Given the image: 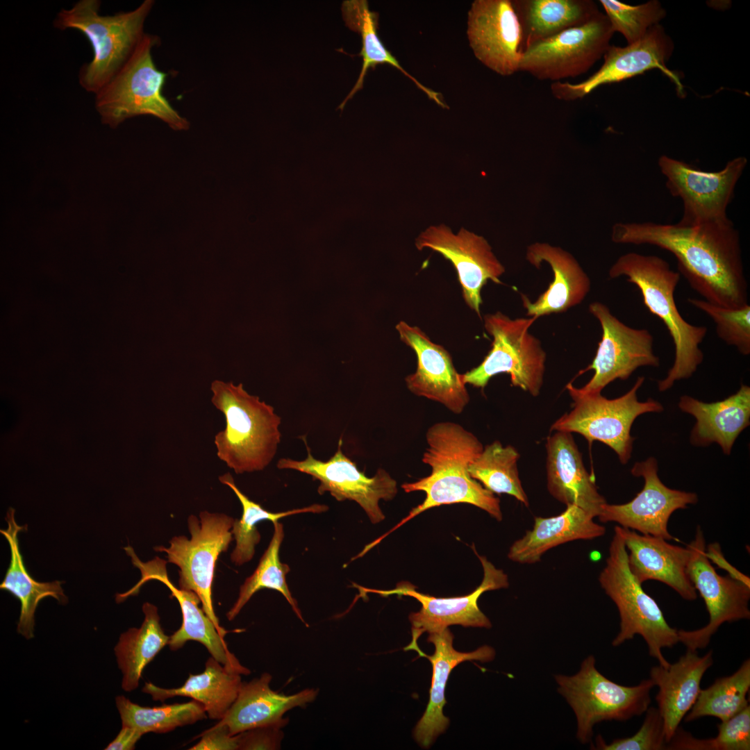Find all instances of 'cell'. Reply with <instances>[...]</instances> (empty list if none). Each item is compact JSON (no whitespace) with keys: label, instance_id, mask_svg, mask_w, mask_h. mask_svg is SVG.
Wrapping results in <instances>:
<instances>
[{"label":"cell","instance_id":"obj_22","mask_svg":"<svg viewBox=\"0 0 750 750\" xmlns=\"http://www.w3.org/2000/svg\"><path fill=\"white\" fill-rule=\"evenodd\" d=\"M396 328L401 340L417 358L415 372L405 378L408 390L415 395L442 403L453 413H461L469 401V396L449 352L433 342L417 326L401 321Z\"/></svg>","mask_w":750,"mask_h":750},{"label":"cell","instance_id":"obj_10","mask_svg":"<svg viewBox=\"0 0 750 750\" xmlns=\"http://www.w3.org/2000/svg\"><path fill=\"white\" fill-rule=\"evenodd\" d=\"M536 319H512L501 312L485 315L484 327L492 337V347L479 365L462 374L463 382L483 389L492 377L506 373L512 385L538 396L547 355L541 342L529 332Z\"/></svg>","mask_w":750,"mask_h":750},{"label":"cell","instance_id":"obj_27","mask_svg":"<svg viewBox=\"0 0 750 750\" xmlns=\"http://www.w3.org/2000/svg\"><path fill=\"white\" fill-rule=\"evenodd\" d=\"M271 680L272 676L265 673L242 682L237 698L217 724L226 726L232 735L258 727L283 728L288 722L283 717L287 711L313 701L318 694L315 689L289 695L278 693L270 688Z\"/></svg>","mask_w":750,"mask_h":750},{"label":"cell","instance_id":"obj_3","mask_svg":"<svg viewBox=\"0 0 750 750\" xmlns=\"http://www.w3.org/2000/svg\"><path fill=\"white\" fill-rule=\"evenodd\" d=\"M624 276L640 291L643 302L651 313L667 328L674 345V364L667 376L658 381L660 392L670 389L676 381L690 378L703 362L699 347L707 333L705 326H694L683 319L674 299L680 274L667 261L652 255L630 252L621 256L609 270V276Z\"/></svg>","mask_w":750,"mask_h":750},{"label":"cell","instance_id":"obj_13","mask_svg":"<svg viewBox=\"0 0 750 750\" xmlns=\"http://www.w3.org/2000/svg\"><path fill=\"white\" fill-rule=\"evenodd\" d=\"M747 163V159L740 156L719 171L706 172L665 155L660 156L658 164L666 178V187L683 201V216L678 224L696 226L729 219L726 209Z\"/></svg>","mask_w":750,"mask_h":750},{"label":"cell","instance_id":"obj_24","mask_svg":"<svg viewBox=\"0 0 750 750\" xmlns=\"http://www.w3.org/2000/svg\"><path fill=\"white\" fill-rule=\"evenodd\" d=\"M620 531L628 553L630 571L639 583L660 581L685 600L697 598V590L686 574L690 555L688 545H674L662 538L622 526Z\"/></svg>","mask_w":750,"mask_h":750},{"label":"cell","instance_id":"obj_44","mask_svg":"<svg viewBox=\"0 0 750 750\" xmlns=\"http://www.w3.org/2000/svg\"><path fill=\"white\" fill-rule=\"evenodd\" d=\"M640 729L633 735L617 738L607 744L599 735L591 749L598 750H666L665 726L658 708L649 707Z\"/></svg>","mask_w":750,"mask_h":750},{"label":"cell","instance_id":"obj_43","mask_svg":"<svg viewBox=\"0 0 750 750\" xmlns=\"http://www.w3.org/2000/svg\"><path fill=\"white\" fill-rule=\"evenodd\" d=\"M688 301L704 312L715 323L717 334L744 356L750 354V306L728 308L706 300L688 298Z\"/></svg>","mask_w":750,"mask_h":750},{"label":"cell","instance_id":"obj_17","mask_svg":"<svg viewBox=\"0 0 750 750\" xmlns=\"http://www.w3.org/2000/svg\"><path fill=\"white\" fill-rule=\"evenodd\" d=\"M673 50V42L662 26L654 25L642 38L626 47L610 45L603 56L602 66L587 79L577 83L553 82L551 93L557 99L572 101L583 98L602 85L621 82L653 69H660L681 92L678 75L666 66Z\"/></svg>","mask_w":750,"mask_h":750},{"label":"cell","instance_id":"obj_38","mask_svg":"<svg viewBox=\"0 0 750 750\" xmlns=\"http://www.w3.org/2000/svg\"><path fill=\"white\" fill-rule=\"evenodd\" d=\"M219 480L234 492L242 507L241 518L235 519L231 528L235 547L231 554V560L236 565L248 562L253 557L256 546L260 540V534L256 526L259 522L269 520L274 523L290 515L304 512L321 513L328 509L326 505L312 504L283 512H269L242 493L235 485L230 473L219 476Z\"/></svg>","mask_w":750,"mask_h":750},{"label":"cell","instance_id":"obj_15","mask_svg":"<svg viewBox=\"0 0 750 750\" xmlns=\"http://www.w3.org/2000/svg\"><path fill=\"white\" fill-rule=\"evenodd\" d=\"M301 438L306 447L307 458L303 460L282 458L276 464L278 469H293L311 476L319 482L317 492L320 495L328 492L338 501H356L374 524L384 520L385 517L379 501H390L397 493V481L388 472L379 468L373 477L367 476L342 452V437L336 452L326 461L315 458L306 435Z\"/></svg>","mask_w":750,"mask_h":750},{"label":"cell","instance_id":"obj_8","mask_svg":"<svg viewBox=\"0 0 750 750\" xmlns=\"http://www.w3.org/2000/svg\"><path fill=\"white\" fill-rule=\"evenodd\" d=\"M644 381V377L639 376L629 391L612 399L568 383L566 389L573 401L572 409L552 424L551 431L576 433L589 444L599 441L612 449L622 464L627 463L633 450L631 429L635 419L644 413L663 410L654 399L638 401L637 392Z\"/></svg>","mask_w":750,"mask_h":750},{"label":"cell","instance_id":"obj_34","mask_svg":"<svg viewBox=\"0 0 750 750\" xmlns=\"http://www.w3.org/2000/svg\"><path fill=\"white\" fill-rule=\"evenodd\" d=\"M522 35L528 45L583 25L599 12L592 0H512Z\"/></svg>","mask_w":750,"mask_h":750},{"label":"cell","instance_id":"obj_20","mask_svg":"<svg viewBox=\"0 0 750 750\" xmlns=\"http://www.w3.org/2000/svg\"><path fill=\"white\" fill-rule=\"evenodd\" d=\"M631 474L644 478L642 490L626 503H606L597 517L599 522H615L623 528L667 541L675 539L668 531L669 519L676 510L697 503V494L674 490L662 483L658 475L657 460L653 457L635 462Z\"/></svg>","mask_w":750,"mask_h":750},{"label":"cell","instance_id":"obj_39","mask_svg":"<svg viewBox=\"0 0 750 750\" xmlns=\"http://www.w3.org/2000/svg\"><path fill=\"white\" fill-rule=\"evenodd\" d=\"M273 525L274 533L267 549L255 571L241 585L236 601L226 613L229 621L239 614L256 592L268 588L282 594L298 618L306 624L297 602L292 596L286 583L285 576L290 572V567L282 563L279 558V550L284 538L283 526L278 522H274Z\"/></svg>","mask_w":750,"mask_h":750},{"label":"cell","instance_id":"obj_37","mask_svg":"<svg viewBox=\"0 0 750 750\" xmlns=\"http://www.w3.org/2000/svg\"><path fill=\"white\" fill-rule=\"evenodd\" d=\"M519 453L514 447H503L499 441H494L483 449L467 469L470 476L489 491L512 496L528 507V499L519 476Z\"/></svg>","mask_w":750,"mask_h":750},{"label":"cell","instance_id":"obj_32","mask_svg":"<svg viewBox=\"0 0 750 750\" xmlns=\"http://www.w3.org/2000/svg\"><path fill=\"white\" fill-rule=\"evenodd\" d=\"M241 674L231 671L213 657L205 664L203 672L190 674L181 687L162 688L151 683H145L142 692L149 694L154 701L163 702L175 697H187L204 706L210 719H222L235 701L241 688Z\"/></svg>","mask_w":750,"mask_h":750},{"label":"cell","instance_id":"obj_45","mask_svg":"<svg viewBox=\"0 0 750 750\" xmlns=\"http://www.w3.org/2000/svg\"><path fill=\"white\" fill-rule=\"evenodd\" d=\"M715 738L702 740L703 750H749L750 706L717 725Z\"/></svg>","mask_w":750,"mask_h":750},{"label":"cell","instance_id":"obj_21","mask_svg":"<svg viewBox=\"0 0 750 750\" xmlns=\"http://www.w3.org/2000/svg\"><path fill=\"white\" fill-rule=\"evenodd\" d=\"M467 38L478 60L501 76L519 72L520 23L512 0H476L467 18Z\"/></svg>","mask_w":750,"mask_h":750},{"label":"cell","instance_id":"obj_30","mask_svg":"<svg viewBox=\"0 0 750 750\" xmlns=\"http://www.w3.org/2000/svg\"><path fill=\"white\" fill-rule=\"evenodd\" d=\"M605 533L606 527L586 511L568 506L556 516L535 517L533 528L510 546L508 558L519 564H535L551 549L574 540H592Z\"/></svg>","mask_w":750,"mask_h":750},{"label":"cell","instance_id":"obj_19","mask_svg":"<svg viewBox=\"0 0 750 750\" xmlns=\"http://www.w3.org/2000/svg\"><path fill=\"white\" fill-rule=\"evenodd\" d=\"M418 250L425 248L440 253L453 265L466 304L481 316V290L488 280L501 283L503 265L488 242L464 228L454 234L445 224L431 226L415 240Z\"/></svg>","mask_w":750,"mask_h":750},{"label":"cell","instance_id":"obj_40","mask_svg":"<svg viewBox=\"0 0 750 750\" xmlns=\"http://www.w3.org/2000/svg\"><path fill=\"white\" fill-rule=\"evenodd\" d=\"M115 701L122 725L134 727L143 734L167 733L207 718L203 704L194 699L154 707L141 706L122 695Z\"/></svg>","mask_w":750,"mask_h":750},{"label":"cell","instance_id":"obj_12","mask_svg":"<svg viewBox=\"0 0 750 750\" xmlns=\"http://www.w3.org/2000/svg\"><path fill=\"white\" fill-rule=\"evenodd\" d=\"M614 34L601 12L587 23L526 47L519 71L553 82L587 72L610 47Z\"/></svg>","mask_w":750,"mask_h":750},{"label":"cell","instance_id":"obj_16","mask_svg":"<svg viewBox=\"0 0 750 750\" xmlns=\"http://www.w3.org/2000/svg\"><path fill=\"white\" fill-rule=\"evenodd\" d=\"M688 547L690 551L686 574L702 599L709 622L694 631L678 630V642L688 649L697 651L706 648L711 637L724 622L750 618L749 601L750 587L730 576L719 575L706 556V541L700 526L694 539Z\"/></svg>","mask_w":750,"mask_h":750},{"label":"cell","instance_id":"obj_1","mask_svg":"<svg viewBox=\"0 0 750 750\" xmlns=\"http://www.w3.org/2000/svg\"><path fill=\"white\" fill-rule=\"evenodd\" d=\"M611 238L615 243L649 244L670 252L678 272L710 303L728 308L749 304L740 236L730 219L696 226L617 223Z\"/></svg>","mask_w":750,"mask_h":750},{"label":"cell","instance_id":"obj_5","mask_svg":"<svg viewBox=\"0 0 750 750\" xmlns=\"http://www.w3.org/2000/svg\"><path fill=\"white\" fill-rule=\"evenodd\" d=\"M153 5V0H144L133 10L102 15L100 1L80 0L58 12L53 26L81 32L92 49V60L78 72L85 91L96 94L131 58L146 34L144 23Z\"/></svg>","mask_w":750,"mask_h":750},{"label":"cell","instance_id":"obj_49","mask_svg":"<svg viewBox=\"0 0 750 750\" xmlns=\"http://www.w3.org/2000/svg\"><path fill=\"white\" fill-rule=\"evenodd\" d=\"M144 734L138 729L122 725L117 737L104 749L106 750H132Z\"/></svg>","mask_w":750,"mask_h":750},{"label":"cell","instance_id":"obj_46","mask_svg":"<svg viewBox=\"0 0 750 750\" xmlns=\"http://www.w3.org/2000/svg\"><path fill=\"white\" fill-rule=\"evenodd\" d=\"M281 729L278 726H265L238 733V750L278 749L283 738Z\"/></svg>","mask_w":750,"mask_h":750},{"label":"cell","instance_id":"obj_25","mask_svg":"<svg viewBox=\"0 0 750 750\" xmlns=\"http://www.w3.org/2000/svg\"><path fill=\"white\" fill-rule=\"evenodd\" d=\"M428 642L435 647L433 655L425 653L433 667L430 699L426 709L414 728L413 735L419 745L428 749L449 724V719L443 714L447 701L445 688L449 676L458 665L464 661L490 662L494 658V649L488 645L471 652H460L453 647V635L449 628L428 633Z\"/></svg>","mask_w":750,"mask_h":750},{"label":"cell","instance_id":"obj_26","mask_svg":"<svg viewBox=\"0 0 750 750\" xmlns=\"http://www.w3.org/2000/svg\"><path fill=\"white\" fill-rule=\"evenodd\" d=\"M527 260L540 267L547 262L553 272V279L547 290L531 302L522 294L526 315L538 318L552 313H559L581 303L590 290V280L574 257L565 250L547 243L535 242L526 251Z\"/></svg>","mask_w":750,"mask_h":750},{"label":"cell","instance_id":"obj_18","mask_svg":"<svg viewBox=\"0 0 750 750\" xmlns=\"http://www.w3.org/2000/svg\"><path fill=\"white\" fill-rule=\"evenodd\" d=\"M589 310L598 319L602 334L592 362L582 372L594 370L582 390L601 392L613 381L627 379L640 367L660 366V358L653 352V338L648 330L626 326L598 301L590 303Z\"/></svg>","mask_w":750,"mask_h":750},{"label":"cell","instance_id":"obj_23","mask_svg":"<svg viewBox=\"0 0 750 750\" xmlns=\"http://www.w3.org/2000/svg\"><path fill=\"white\" fill-rule=\"evenodd\" d=\"M547 486L566 506H576L594 518L607 503L588 473L571 433L556 431L547 438Z\"/></svg>","mask_w":750,"mask_h":750},{"label":"cell","instance_id":"obj_6","mask_svg":"<svg viewBox=\"0 0 750 750\" xmlns=\"http://www.w3.org/2000/svg\"><path fill=\"white\" fill-rule=\"evenodd\" d=\"M159 43L157 35L146 33L118 73L94 94L103 124L115 128L128 118L151 115L175 131L190 128L162 94L167 74L157 68L151 53Z\"/></svg>","mask_w":750,"mask_h":750},{"label":"cell","instance_id":"obj_7","mask_svg":"<svg viewBox=\"0 0 750 750\" xmlns=\"http://www.w3.org/2000/svg\"><path fill=\"white\" fill-rule=\"evenodd\" d=\"M606 594L616 605L620 618L619 631L612 642L617 647L640 635L644 640L650 656L660 665L669 662L662 649L678 642V630L671 627L656 601L642 588L630 571L628 553L620 526H615L606 565L599 576Z\"/></svg>","mask_w":750,"mask_h":750},{"label":"cell","instance_id":"obj_11","mask_svg":"<svg viewBox=\"0 0 750 750\" xmlns=\"http://www.w3.org/2000/svg\"><path fill=\"white\" fill-rule=\"evenodd\" d=\"M235 519L224 513H199V517L191 515L188 526L191 535L173 537L169 547L157 546L156 551L167 553V562L178 568V587L194 592L200 598L201 608L213 622L223 637L227 631L219 624L212 600V585L217 560L228 550L233 540L231 528Z\"/></svg>","mask_w":750,"mask_h":750},{"label":"cell","instance_id":"obj_47","mask_svg":"<svg viewBox=\"0 0 750 750\" xmlns=\"http://www.w3.org/2000/svg\"><path fill=\"white\" fill-rule=\"evenodd\" d=\"M201 739L189 750H238L239 734L232 735L224 725L216 724L203 731Z\"/></svg>","mask_w":750,"mask_h":750},{"label":"cell","instance_id":"obj_42","mask_svg":"<svg viewBox=\"0 0 750 750\" xmlns=\"http://www.w3.org/2000/svg\"><path fill=\"white\" fill-rule=\"evenodd\" d=\"M613 32L623 35L628 44L642 38L653 26L658 24L665 10L658 1L631 6L616 0H600Z\"/></svg>","mask_w":750,"mask_h":750},{"label":"cell","instance_id":"obj_35","mask_svg":"<svg viewBox=\"0 0 750 750\" xmlns=\"http://www.w3.org/2000/svg\"><path fill=\"white\" fill-rule=\"evenodd\" d=\"M342 12L346 26L351 31L358 33L362 39V49L359 54L362 58V66L358 78L345 99L339 106L342 110L347 101L362 89L364 78L369 68L373 69L379 65H389L397 68L403 75L408 77L431 99L442 108H447L442 101L440 93L424 86L412 76L404 69L387 49L378 35V14L372 11L366 0H347L342 5Z\"/></svg>","mask_w":750,"mask_h":750},{"label":"cell","instance_id":"obj_36","mask_svg":"<svg viewBox=\"0 0 750 750\" xmlns=\"http://www.w3.org/2000/svg\"><path fill=\"white\" fill-rule=\"evenodd\" d=\"M144 619L140 628L121 634L114 651L123 674L122 688L131 692L139 685L144 667L169 643L163 631L157 607L149 602L142 606Z\"/></svg>","mask_w":750,"mask_h":750},{"label":"cell","instance_id":"obj_9","mask_svg":"<svg viewBox=\"0 0 750 750\" xmlns=\"http://www.w3.org/2000/svg\"><path fill=\"white\" fill-rule=\"evenodd\" d=\"M595 662L590 655L583 660L576 674L554 676L558 692L575 713L576 738L583 744L591 742L593 727L599 722L626 721L644 713L655 686L650 678L634 686L617 684L601 674Z\"/></svg>","mask_w":750,"mask_h":750},{"label":"cell","instance_id":"obj_41","mask_svg":"<svg viewBox=\"0 0 750 750\" xmlns=\"http://www.w3.org/2000/svg\"><path fill=\"white\" fill-rule=\"evenodd\" d=\"M750 688V659H746L733 674L719 678L700 693L689 712L685 722L706 716L719 718L721 722L734 716L749 703Z\"/></svg>","mask_w":750,"mask_h":750},{"label":"cell","instance_id":"obj_14","mask_svg":"<svg viewBox=\"0 0 750 750\" xmlns=\"http://www.w3.org/2000/svg\"><path fill=\"white\" fill-rule=\"evenodd\" d=\"M472 547L482 565L483 578L478 587L467 595L435 597L416 591V587L408 582L399 583L394 589L390 590L356 585L361 593H375L381 597L393 594L408 596L416 599L422 604L418 612H411L409 615L412 640L403 649L405 651H416L419 657H423L424 653L417 643L419 637L426 632L439 631L451 625L491 628V622L478 606V599L485 592L508 588V577L502 569L496 568L486 557L478 555L474 547Z\"/></svg>","mask_w":750,"mask_h":750},{"label":"cell","instance_id":"obj_29","mask_svg":"<svg viewBox=\"0 0 750 750\" xmlns=\"http://www.w3.org/2000/svg\"><path fill=\"white\" fill-rule=\"evenodd\" d=\"M678 408L696 419L690 442L697 447L717 443L730 455L738 435L750 423V388L740 389L725 399L705 403L688 395L680 398Z\"/></svg>","mask_w":750,"mask_h":750},{"label":"cell","instance_id":"obj_48","mask_svg":"<svg viewBox=\"0 0 750 750\" xmlns=\"http://www.w3.org/2000/svg\"><path fill=\"white\" fill-rule=\"evenodd\" d=\"M705 553L710 562L725 570L733 578L750 587V578L729 563L723 555L720 545L717 542L711 543L706 547Z\"/></svg>","mask_w":750,"mask_h":750},{"label":"cell","instance_id":"obj_31","mask_svg":"<svg viewBox=\"0 0 750 750\" xmlns=\"http://www.w3.org/2000/svg\"><path fill=\"white\" fill-rule=\"evenodd\" d=\"M8 527L1 530L10 549V561L3 582L1 590L10 592L20 602V615L17 632L26 639L34 636V615L40 601L51 597L65 604L68 599L61 587V581L38 582L28 572L20 552L18 535L26 530L27 525L19 526L15 519V510L10 508L6 516Z\"/></svg>","mask_w":750,"mask_h":750},{"label":"cell","instance_id":"obj_28","mask_svg":"<svg viewBox=\"0 0 750 750\" xmlns=\"http://www.w3.org/2000/svg\"><path fill=\"white\" fill-rule=\"evenodd\" d=\"M712 664L711 650L699 656L697 651L687 649L678 661L667 667L658 665L651 668L650 679L658 688L656 700L663 719L667 742L695 703L701 690V679Z\"/></svg>","mask_w":750,"mask_h":750},{"label":"cell","instance_id":"obj_2","mask_svg":"<svg viewBox=\"0 0 750 750\" xmlns=\"http://www.w3.org/2000/svg\"><path fill=\"white\" fill-rule=\"evenodd\" d=\"M426 438L428 447L422 461L431 467V474L401 485L406 492L423 491L426 498L379 540L419 514L442 505L469 503L486 511L496 520H502L499 499L468 472L469 464L483 449L479 440L460 425L450 422L433 424L428 429Z\"/></svg>","mask_w":750,"mask_h":750},{"label":"cell","instance_id":"obj_33","mask_svg":"<svg viewBox=\"0 0 750 750\" xmlns=\"http://www.w3.org/2000/svg\"><path fill=\"white\" fill-rule=\"evenodd\" d=\"M155 579L169 589L172 597L177 599L182 612L181 627L169 636L168 645L171 650L182 648L188 641H197L227 669L241 675L250 674V670L241 665L234 654L228 650L224 637L203 608L199 606L201 602L194 592L175 587L169 580L166 569L158 571Z\"/></svg>","mask_w":750,"mask_h":750},{"label":"cell","instance_id":"obj_4","mask_svg":"<svg viewBox=\"0 0 750 750\" xmlns=\"http://www.w3.org/2000/svg\"><path fill=\"white\" fill-rule=\"evenodd\" d=\"M210 390L212 403L226 419L225 428L214 438L217 457L237 474L263 470L281 442V417L242 383L215 380Z\"/></svg>","mask_w":750,"mask_h":750}]
</instances>
